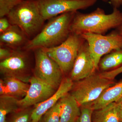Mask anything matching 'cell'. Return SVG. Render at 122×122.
I'll use <instances>...</instances> for the list:
<instances>
[{
    "mask_svg": "<svg viewBox=\"0 0 122 122\" xmlns=\"http://www.w3.org/2000/svg\"><path fill=\"white\" fill-rule=\"evenodd\" d=\"M39 11L46 20L58 15L94 5L97 0H37Z\"/></svg>",
    "mask_w": 122,
    "mask_h": 122,
    "instance_id": "cell-9",
    "label": "cell"
},
{
    "mask_svg": "<svg viewBox=\"0 0 122 122\" xmlns=\"http://www.w3.org/2000/svg\"><path fill=\"white\" fill-rule=\"evenodd\" d=\"M29 86L30 84L18 79L4 77L0 81V95L21 99L26 95Z\"/></svg>",
    "mask_w": 122,
    "mask_h": 122,
    "instance_id": "cell-14",
    "label": "cell"
},
{
    "mask_svg": "<svg viewBox=\"0 0 122 122\" xmlns=\"http://www.w3.org/2000/svg\"><path fill=\"white\" fill-rule=\"evenodd\" d=\"M85 41L81 35L71 33L61 45L44 49L48 56L57 63L63 74L67 73L71 71L79 50Z\"/></svg>",
    "mask_w": 122,
    "mask_h": 122,
    "instance_id": "cell-5",
    "label": "cell"
},
{
    "mask_svg": "<svg viewBox=\"0 0 122 122\" xmlns=\"http://www.w3.org/2000/svg\"><path fill=\"white\" fill-rule=\"evenodd\" d=\"M11 23L6 16L0 18V34L7 30L11 25Z\"/></svg>",
    "mask_w": 122,
    "mask_h": 122,
    "instance_id": "cell-26",
    "label": "cell"
},
{
    "mask_svg": "<svg viewBox=\"0 0 122 122\" xmlns=\"http://www.w3.org/2000/svg\"><path fill=\"white\" fill-rule=\"evenodd\" d=\"M6 17L11 25L18 26L30 40L40 32L46 21L41 14L37 0H24Z\"/></svg>",
    "mask_w": 122,
    "mask_h": 122,
    "instance_id": "cell-3",
    "label": "cell"
},
{
    "mask_svg": "<svg viewBox=\"0 0 122 122\" xmlns=\"http://www.w3.org/2000/svg\"><path fill=\"white\" fill-rule=\"evenodd\" d=\"M117 30L120 33V34L122 35V25L120 27L117 29Z\"/></svg>",
    "mask_w": 122,
    "mask_h": 122,
    "instance_id": "cell-29",
    "label": "cell"
},
{
    "mask_svg": "<svg viewBox=\"0 0 122 122\" xmlns=\"http://www.w3.org/2000/svg\"><path fill=\"white\" fill-rule=\"evenodd\" d=\"M31 51L16 50L7 59L0 61V72L4 77H11L28 83L31 77L29 53Z\"/></svg>",
    "mask_w": 122,
    "mask_h": 122,
    "instance_id": "cell-8",
    "label": "cell"
},
{
    "mask_svg": "<svg viewBox=\"0 0 122 122\" xmlns=\"http://www.w3.org/2000/svg\"><path fill=\"white\" fill-rule=\"evenodd\" d=\"M24 0H0V17L6 16L18 5Z\"/></svg>",
    "mask_w": 122,
    "mask_h": 122,
    "instance_id": "cell-21",
    "label": "cell"
},
{
    "mask_svg": "<svg viewBox=\"0 0 122 122\" xmlns=\"http://www.w3.org/2000/svg\"><path fill=\"white\" fill-rule=\"evenodd\" d=\"M29 107L21 109L15 114L10 122H29L31 121V116L33 109Z\"/></svg>",
    "mask_w": 122,
    "mask_h": 122,
    "instance_id": "cell-22",
    "label": "cell"
},
{
    "mask_svg": "<svg viewBox=\"0 0 122 122\" xmlns=\"http://www.w3.org/2000/svg\"></svg>",
    "mask_w": 122,
    "mask_h": 122,
    "instance_id": "cell-30",
    "label": "cell"
},
{
    "mask_svg": "<svg viewBox=\"0 0 122 122\" xmlns=\"http://www.w3.org/2000/svg\"><path fill=\"white\" fill-rule=\"evenodd\" d=\"M122 98V80L107 88L98 98L84 106L90 107L94 111L102 109L110 103L116 102Z\"/></svg>",
    "mask_w": 122,
    "mask_h": 122,
    "instance_id": "cell-16",
    "label": "cell"
},
{
    "mask_svg": "<svg viewBox=\"0 0 122 122\" xmlns=\"http://www.w3.org/2000/svg\"><path fill=\"white\" fill-rule=\"evenodd\" d=\"M88 44L96 69L102 57L112 51L122 49V35L117 30L107 35L86 33L81 35Z\"/></svg>",
    "mask_w": 122,
    "mask_h": 122,
    "instance_id": "cell-6",
    "label": "cell"
},
{
    "mask_svg": "<svg viewBox=\"0 0 122 122\" xmlns=\"http://www.w3.org/2000/svg\"><path fill=\"white\" fill-rule=\"evenodd\" d=\"M33 51L35 60L34 76L57 90L63 79V73L60 66L43 48Z\"/></svg>",
    "mask_w": 122,
    "mask_h": 122,
    "instance_id": "cell-7",
    "label": "cell"
},
{
    "mask_svg": "<svg viewBox=\"0 0 122 122\" xmlns=\"http://www.w3.org/2000/svg\"><path fill=\"white\" fill-rule=\"evenodd\" d=\"M92 118L93 122H120L116 102L94 111Z\"/></svg>",
    "mask_w": 122,
    "mask_h": 122,
    "instance_id": "cell-17",
    "label": "cell"
},
{
    "mask_svg": "<svg viewBox=\"0 0 122 122\" xmlns=\"http://www.w3.org/2000/svg\"><path fill=\"white\" fill-rule=\"evenodd\" d=\"M75 12L62 14L48 20L40 32L30 40L23 49L33 51L38 48L48 49L61 45L71 33L70 26Z\"/></svg>",
    "mask_w": 122,
    "mask_h": 122,
    "instance_id": "cell-2",
    "label": "cell"
},
{
    "mask_svg": "<svg viewBox=\"0 0 122 122\" xmlns=\"http://www.w3.org/2000/svg\"><path fill=\"white\" fill-rule=\"evenodd\" d=\"M60 106L59 101L42 116V122H60Z\"/></svg>",
    "mask_w": 122,
    "mask_h": 122,
    "instance_id": "cell-20",
    "label": "cell"
},
{
    "mask_svg": "<svg viewBox=\"0 0 122 122\" xmlns=\"http://www.w3.org/2000/svg\"><path fill=\"white\" fill-rule=\"evenodd\" d=\"M14 50L5 46H0V61L7 59L13 53Z\"/></svg>",
    "mask_w": 122,
    "mask_h": 122,
    "instance_id": "cell-25",
    "label": "cell"
},
{
    "mask_svg": "<svg viewBox=\"0 0 122 122\" xmlns=\"http://www.w3.org/2000/svg\"><path fill=\"white\" fill-rule=\"evenodd\" d=\"M29 83L26 95L19 100L20 109L30 107L44 102L52 96L57 90L35 76L31 77Z\"/></svg>",
    "mask_w": 122,
    "mask_h": 122,
    "instance_id": "cell-10",
    "label": "cell"
},
{
    "mask_svg": "<svg viewBox=\"0 0 122 122\" xmlns=\"http://www.w3.org/2000/svg\"><path fill=\"white\" fill-rule=\"evenodd\" d=\"M122 66V49H121L114 51L102 58L99 63L98 69L103 72H106L115 69Z\"/></svg>",
    "mask_w": 122,
    "mask_h": 122,
    "instance_id": "cell-18",
    "label": "cell"
},
{
    "mask_svg": "<svg viewBox=\"0 0 122 122\" xmlns=\"http://www.w3.org/2000/svg\"><path fill=\"white\" fill-rule=\"evenodd\" d=\"M73 83L70 78L63 79L59 88L52 96L44 102L34 106L30 122H39L46 112L58 102L61 98L69 93Z\"/></svg>",
    "mask_w": 122,
    "mask_h": 122,
    "instance_id": "cell-12",
    "label": "cell"
},
{
    "mask_svg": "<svg viewBox=\"0 0 122 122\" xmlns=\"http://www.w3.org/2000/svg\"><path fill=\"white\" fill-rule=\"evenodd\" d=\"M122 25V12L113 8L112 13L106 14L103 9L98 8L88 13L75 12L70 26L71 33L82 35L91 33L104 35L110 30L117 29Z\"/></svg>",
    "mask_w": 122,
    "mask_h": 122,
    "instance_id": "cell-1",
    "label": "cell"
},
{
    "mask_svg": "<svg viewBox=\"0 0 122 122\" xmlns=\"http://www.w3.org/2000/svg\"><path fill=\"white\" fill-rule=\"evenodd\" d=\"M122 73V66L117 69L110 71L103 72L100 73V75L105 78L110 80H113L118 75Z\"/></svg>",
    "mask_w": 122,
    "mask_h": 122,
    "instance_id": "cell-24",
    "label": "cell"
},
{
    "mask_svg": "<svg viewBox=\"0 0 122 122\" xmlns=\"http://www.w3.org/2000/svg\"><path fill=\"white\" fill-rule=\"evenodd\" d=\"M18 99L9 95L0 96V122H6L7 115L15 113L21 109L19 104Z\"/></svg>",
    "mask_w": 122,
    "mask_h": 122,
    "instance_id": "cell-19",
    "label": "cell"
},
{
    "mask_svg": "<svg viewBox=\"0 0 122 122\" xmlns=\"http://www.w3.org/2000/svg\"><path fill=\"white\" fill-rule=\"evenodd\" d=\"M120 122H122V98L116 102Z\"/></svg>",
    "mask_w": 122,
    "mask_h": 122,
    "instance_id": "cell-28",
    "label": "cell"
},
{
    "mask_svg": "<svg viewBox=\"0 0 122 122\" xmlns=\"http://www.w3.org/2000/svg\"><path fill=\"white\" fill-rule=\"evenodd\" d=\"M105 2H109L113 8L118 9L122 5V0H101Z\"/></svg>",
    "mask_w": 122,
    "mask_h": 122,
    "instance_id": "cell-27",
    "label": "cell"
},
{
    "mask_svg": "<svg viewBox=\"0 0 122 122\" xmlns=\"http://www.w3.org/2000/svg\"><path fill=\"white\" fill-rule=\"evenodd\" d=\"M81 107V114L76 122H93L92 117L93 110L87 106Z\"/></svg>",
    "mask_w": 122,
    "mask_h": 122,
    "instance_id": "cell-23",
    "label": "cell"
},
{
    "mask_svg": "<svg viewBox=\"0 0 122 122\" xmlns=\"http://www.w3.org/2000/svg\"><path fill=\"white\" fill-rule=\"evenodd\" d=\"M96 70L88 44L85 41L79 50L71 71L70 78L74 81H80L94 73Z\"/></svg>",
    "mask_w": 122,
    "mask_h": 122,
    "instance_id": "cell-11",
    "label": "cell"
},
{
    "mask_svg": "<svg viewBox=\"0 0 122 122\" xmlns=\"http://www.w3.org/2000/svg\"><path fill=\"white\" fill-rule=\"evenodd\" d=\"M60 122H76L81 114V107L75 98L68 93L59 100Z\"/></svg>",
    "mask_w": 122,
    "mask_h": 122,
    "instance_id": "cell-15",
    "label": "cell"
},
{
    "mask_svg": "<svg viewBox=\"0 0 122 122\" xmlns=\"http://www.w3.org/2000/svg\"><path fill=\"white\" fill-rule=\"evenodd\" d=\"M30 39L18 26L11 25L5 32L0 34V46L14 50L23 49Z\"/></svg>",
    "mask_w": 122,
    "mask_h": 122,
    "instance_id": "cell-13",
    "label": "cell"
},
{
    "mask_svg": "<svg viewBox=\"0 0 122 122\" xmlns=\"http://www.w3.org/2000/svg\"><path fill=\"white\" fill-rule=\"evenodd\" d=\"M114 84L113 80L94 73L74 82L70 93L80 107L82 106L95 101L106 89Z\"/></svg>",
    "mask_w": 122,
    "mask_h": 122,
    "instance_id": "cell-4",
    "label": "cell"
}]
</instances>
